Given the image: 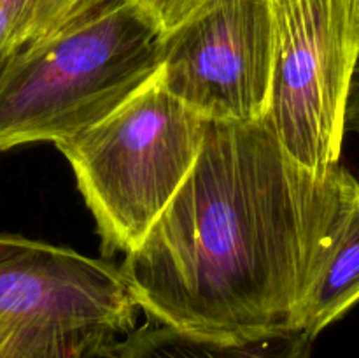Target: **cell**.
<instances>
[{
	"label": "cell",
	"mask_w": 359,
	"mask_h": 358,
	"mask_svg": "<svg viewBox=\"0 0 359 358\" xmlns=\"http://www.w3.org/2000/svg\"><path fill=\"white\" fill-rule=\"evenodd\" d=\"M135 6L161 35L184 23L210 0H126Z\"/></svg>",
	"instance_id": "30bf717a"
},
{
	"label": "cell",
	"mask_w": 359,
	"mask_h": 358,
	"mask_svg": "<svg viewBox=\"0 0 359 358\" xmlns=\"http://www.w3.org/2000/svg\"><path fill=\"white\" fill-rule=\"evenodd\" d=\"M104 0H2L7 16V53L37 42Z\"/></svg>",
	"instance_id": "9c48e42d"
},
{
	"label": "cell",
	"mask_w": 359,
	"mask_h": 358,
	"mask_svg": "<svg viewBox=\"0 0 359 358\" xmlns=\"http://www.w3.org/2000/svg\"><path fill=\"white\" fill-rule=\"evenodd\" d=\"M312 343L304 330L217 340L153 321L130 330L111 358H311Z\"/></svg>",
	"instance_id": "52a82bcc"
},
{
	"label": "cell",
	"mask_w": 359,
	"mask_h": 358,
	"mask_svg": "<svg viewBox=\"0 0 359 358\" xmlns=\"http://www.w3.org/2000/svg\"><path fill=\"white\" fill-rule=\"evenodd\" d=\"M137 309L105 256L0 234V358H111Z\"/></svg>",
	"instance_id": "277c9868"
},
{
	"label": "cell",
	"mask_w": 359,
	"mask_h": 358,
	"mask_svg": "<svg viewBox=\"0 0 359 358\" xmlns=\"http://www.w3.org/2000/svg\"><path fill=\"white\" fill-rule=\"evenodd\" d=\"M205 130L207 119L172 97L156 72L104 119L56 142L105 258L144 241L191 172Z\"/></svg>",
	"instance_id": "3957f363"
},
{
	"label": "cell",
	"mask_w": 359,
	"mask_h": 358,
	"mask_svg": "<svg viewBox=\"0 0 359 358\" xmlns=\"http://www.w3.org/2000/svg\"><path fill=\"white\" fill-rule=\"evenodd\" d=\"M359 302V178L337 223L332 244L302 311L300 330L312 339Z\"/></svg>",
	"instance_id": "ba28073f"
},
{
	"label": "cell",
	"mask_w": 359,
	"mask_h": 358,
	"mask_svg": "<svg viewBox=\"0 0 359 358\" xmlns=\"http://www.w3.org/2000/svg\"><path fill=\"white\" fill-rule=\"evenodd\" d=\"M7 58H9V53H7V16L2 0H0V72H2Z\"/></svg>",
	"instance_id": "7c38bea8"
},
{
	"label": "cell",
	"mask_w": 359,
	"mask_h": 358,
	"mask_svg": "<svg viewBox=\"0 0 359 358\" xmlns=\"http://www.w3.org/2000/svg\"><path fill=\"white\" fill-rule=\"evenodd\" d=\"M356 133L359 137V58L351 79L349 98L346 107V133Z\"/></svg>",
	"instance_id": "8fae6325"
},
{
	"label": "cell",
	"mask_w": 359,
	"mask_h": 358,
	"mask_svg": "<svg viewBox=\"0 0 359 358\" xmlns=\"http://www.w3.org/2000/svg\"><path fill=\"white\" fill-rule=\"evenodd\" d=\"M158 77L207 121L252 123L272 104L270 0H210L161 37Z\"/></svg>",
	"instance_id": "8992f818"
},
{
	"label": "cell",
	"mask_w": 359,
	"mask_h": 358,
	"mask_svg": "<svg viewBox=\"0 0 359 358\" xmlns=\"http://www.w3.org/2000/svg\"><path fill=\"white\" fill-rule=\"evenodd\" d=\"M161 37L126 0H104L16 49L0 72V151L60 142L98 123L156 76Z\"/></svg>",
	"instance_id": "7a4b0ae2"
},
{
	"label": "cell",
	"mask_w": 359,
	"mask_h": 358,
	"mask_svg": "<svg viewBox=\"0 0 359 358\" xmlns=\"http://www.w3.org/2000/svg\"><path fill=\"white\" fill-rule=\"evenodd\" d=\"M356 179L305 168L269 118L207 121L189 175L121 263L137 307L207 339L300 330Z\"/></svg>",
	"instance_id": "6da1fadb"
},
{
	"label": "cell",
	"mask_w": 359,
	"mask_h": 358,
	"mask_svg": "<svg viewBox=\"0 0 359 358\" xmlns=\"http://www.w3.org/2000/svg\"><path fill=\"white\" fill-rule=\"evenodd\" d=\"M273 86L269 121L291 158L326 174L342 157L359 58V0H270Z\"/></svg>",
	"instance_id": "5b68a950"
}]
</instances>
